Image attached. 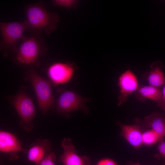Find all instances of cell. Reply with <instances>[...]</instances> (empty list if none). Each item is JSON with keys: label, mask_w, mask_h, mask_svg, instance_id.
I'll list each match as a JSON object with an SVG mask.
<instances>
[{"label": "cell", "mask_w": 165, "mask_h": 165, "mask_svg": "<svg viewBox=\"0 0 165 165\" xmlns=\"http://www.w3.org/2000/svg\"><path fill=\"white\" fill-rule=\"evenodd\" d=\"M51 152V145L48 140L38 139L31 145L26 153L29 161L39 165L46 156Z\"/></svg>", "instance_id": "11"}, {"label": "cell", "mask_w": 165, "mask_h": 165, "mask_svg": "<svg viewBox=\"0 0 165 165\" xmlns=\"http://www.w3.org/2000/svg\"><path fill=\"white\" fill-rule=\"evenodd\" d=\"M56 158L55 153L51 152L46 156L39 165H55L54 162Z\"/></svg>", "instance_id": "17"}, {"label": "cell", "mask_w": 165, "mask_h": 165, "mask_svg": "<svg viewBox=\"0 0 165 165\" xmlns=\"http://www.w3.org/2000/svg\"><path fill=\"white\" fill-rule=\"evenodd\" d=\"M27 30L25 21L4 22L0 21V31L2 39L0 41V51L14 52L18 41L24 36Z\"/></svg>", "instance_id": "5"}, {"label": "cell", "mask_w": 165, "mask_h": 165, "mask_svg": "<svg viewBox=\"0 0 165 165\" xmlns=\"http://www.w3.org/2000/svg\"><path fill=\"white\" fill-rule=\"evenodd\" d=\"M158 135L154 131L150 129L142 132V144L151 146L160 141Z\"/></svg>", "instance_id": "16"}, {"label": "cell", "mask_w": 165, "mask_h": 165, "mask_svg": "<svg viewBox=\"0 0 165 165\" xmlns=\"http://www.w3.org/2000/svg\"><path fill=\"white\" fill-rule=\"evenodd\" d=\"M162 95L158 101H156L157 105L162 109L165 111V85H164L162 89Z\"/></svg>", "instance_id": "19"}, {"label": "cell", "mask_w": 165, "mask_h": 165, "mask_svg": "<svg viewBox=\"0 0 165 165\" xmlns=\"http://www.w3.org/2000/svg\"><path fill=\"white\" fill-rule=\"evenodd\" d=\"M139 126L137 125L122 124L121 126L122 136L136 149L138 148L142 145V132Z\"/></svg>", "instance_id": "13"}, {"label": "cell", "mask_w": 165, "mask_h": 165, "mask_svg": "<svg viewBox=\"0 0 165 165\" xmlns=\"http://www.w3.org/2000/svg\"><path fill=\"white\" fill-rule=\"evenodd\" d=\"M159 141L160 143L158 146L159 152L162 157H164L165 156V142L163 140Z\"/></svg>", "instance_id": "21"}, {"label": "cell", "mask_w": 165, "mask_h": 165, "mask_svg": "<svg viewBox=\"0 0 165 165\" xmlns=\"http://www.w3.org/2000/svg\"><path fill=\"white\" fill-rule=\"evenodd\" d=\"M74 72L72 66L62 62H56L51 64L47 71L49 78L55 85L68 82L72 77Z\"/></svg>", "instance_id": "9"}, {"label": "cell", "mask_w": 165, "mask_h": 165, "mask_svg": "<svg viewBox=\"0 0 165 165\" xmlns=\"http://www.w3.org/2000/svg\"><path fill=\"white\" fill-rule=\"evenodd\" d=\"M0 151L8 154L11 160L18 158L17 154L22 152L26 153L21 142L14 134L0 130Z\"/></svg>", "instance_id": "8"}, {"label": "cell", "mask_w": 165, "mask_h": 165, "mask_svg": "<svg viewBox=\"0 0 165 165\" xmlns=\"http://www.w3.org/2000/svg\"><path fill=\"white\" fill-rule=\"evenodd\" d=\"M21 42L14 53L16 61L22 64L29 66L34 69L40 65L38 60L43 52L42 43L37 36H24Z\"/></svg>", "instance_id": "3"}, {"label": "cell", "mask_w": 165, "mask_h": 165, "mask_svg": "<svg viewBox=\"0 0 165 165\" xmlns=\"http://www.w3.org/2000/svg\"><path fill=\"white\" fill-rule=\"evenodd\" d=\"M86 100L74 92L63 91L57 100L56 111L61 114L80 109L87 112L88 109L85 105Z\"/></svg>", "instance_id": "6"}, {"label": "cell", "mask_w": 165, "mask_h": 165, "mask_svg": "<svg viewBox=\"0 0 165 165\" xmlns=\"http://www.w3.org/2000/svg\"><path fill=\"white\" fill-rule=\"evenodd\" d=\"M25 80L31 82L36 96L38 107L43 114L54 107V97L51 83L30 68L26 72Z\"/></svg>", "instance_id": "2"}, {"label": "cell", "mask_w": 165, "mask_h": 165, "mask_svg": "<svg viewBox=\"0 0 165 165\" xmlns=\"http://www.w3.org/2000/svg\"><path fill=\"white\" fill-rule=\"evenodd\" d=\"M162 93V89L160 88L148 85L139 86L134 94L138 100L144 102L147 99L156 102L160 97Z\"/></svg>", "instance_id": "15"}, {"label": "cell", "mask_w": 165, "mask_h": 165, "mask_svg": "<svg viewBox=\"0 0 165 165\" xmlns=\"http://www.w3.org/2000/svg\"><path fill=\"white\" fill-rule=\"evenodd\" d=\"M61 145L64 152L60 159L64 165H85L90 160L88 157H81L77 153L71 139L64 138Z\"/></svg>", "instance_id": "10"}, {"label": "cell", "mask_w": 165, "mask_h": 165, "mask_svg": "<svg viewBox=\"0 0 165 165\" xmlns=\"http://www.w3.org/2000/svg\"><path fill=\"white\" fill-rule=\"evenodd\" d=\"M73 0H55L53 1L55 5L64 8H69L73 6L75 2Z\"/></svg>", "instance_id": "18"}, {"label": "cell", "mask_w": 165, "mask_h": 165, "mask_svg": "<svg viewBox=\"0 0 165 165\" xmlns=\"http://www.w3.org/2000/svg\"><path fill=\"white\" fill-rule=\"evenodd\" d=\"M162 62L157 61L151 63L149 69L144 73L143 78L148 85L160 88L165 85V76Z\"/></svg>", "instance_id": "12"}, {"label": "cell", "mask_w": 165, "mask_h": 165, "mask_svg": "<svg viewBox=\"0 0 165 165\" xmlns=\"http://www.w3.org/2000/svg\"><path fill=\"white\" fill-rule=\"evenodd\" d=\"M118 84L119 91L117 105L120 106L127 101L129 96L137 90L139 84L137 77L129 68L120 75Z\"/></svg>", "instance_id": "7"}, {"label": "cell", "mask_w": 165, "mask_h": 165, "mask_svg": "<svg viewBox=\"0 0 165 165\" xmlns=\"http://www.w3.org/2000/svg\"><path fill=\"white\" fill-rule=\"evenodd\" d=\"M6 98L9 100L18 115L19 125L26 131H31L33 127L32 122L36 114V109L31 98L21 90L16 95L6 97Z\"/></svg>", "instance_id": "4"}, {"label": "cell", "mask_w": 165, "mask_h": 165, "mask_svg": "<svg viewBox=\"0 0 165 165\" xmlns=\"http://www.w3.org/2000/svg\"><path fill=\"white\" fill-rule=\"evenodd\" d=\"M85 165H91L90 163V160H88L85 164Z\"/></svg>", "instance_id": "22"}, {"label": "cell", "mask_w": 165, "mask_h": 165, "mask_svg": "<svg viewBox=\"0 0 165 165\" xmlns=\"http://www.w3.org/2000/svg\"><path fill=\"white\" fill-rule=\"evenodd\" d=\"M131 165H141L140 163H133Z\"/></svg>", "instance_id": "23"}, {"label": "cell", "mask_w": 165, "mask_h": 165, "mask_svg": "<svg viewBox=\"0 0 165 165\" xmlns=\"http://www.w3.org/2000/svg\"><path fill=\"white\" fill-rule=\"evenodd\" d=\"M145 124L151 127L159 136L160 140L165 135V119L163 113L154 112L145 118Z\"/></svg>", "instance_id": "14"}, {"label": "cell", "mask_w": 165, "mask_h": 165, "mask_svg": "<svg viewBox=\"0 0 165 165\" xmlns=\"http://www.w3.org/2000/svg\"><path fill=\"white\" fill-rule=\"evenodd\" d=\"M27 29L34 32L42 31L48 34L56 28L58 17L55 13L48 11L42 4H31L25 9Z\"/></svg>", "instance_id": "1"}, {"label": "cell", "mask_w": 165, "mask_h": 165, "mask_svg": "<svg viewBox=\"0 0 165 165\" xmlns=\"http://www.w3.org/2000/svg\"><path fill=\"white\" fill-rule=\"evenodd\" d=\"M97 165H118L116 162L110 158H104L99 160Z\"/></svg>", "instance_id": "20"}]
</instances>
